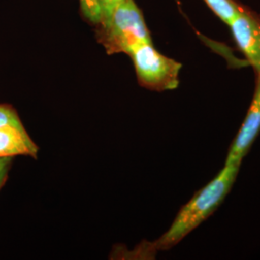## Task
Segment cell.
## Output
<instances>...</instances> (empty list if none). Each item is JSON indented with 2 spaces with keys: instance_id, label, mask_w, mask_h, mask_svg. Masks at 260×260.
Wrapping results in <instances>:
<instances>
[{
  "instance_id": "obj_5",
  "label": "cell",
  "mask_w": 260,
  "mask_h": 260,
  "mask_svg": "<svg viewBox=\"0 0 260 260\" xmlns=\"http://www.w3.org/2000/svg\"><path fill=\"white\" fill-rule=\"evenodd\" d=\"M260 132V74L256 75V84L251 105L236 137L230 148L224 164L240 166L251 145Z\"/></svg>"
},
{
  "instance_id": "obj_6",
  "label": "cell",
  "mask_w": 260,
  "mask_h": 260,
  "mask_svg": "<svg viewBox=\"0 0 260 260\" xmlns=\"http://www.w3.org/2000/svg\"><path fill=\"white\" fill-rule=\"evenodd\" d=\"M39 148L26 130L14 126L0 127V158L16 156L37 157Z\"/></svg>"
},
{
  "instance_id": "obj_4",
  "label": "cell",
  "mask_w": 260,
  "mask_h": 260,
  "mask_svg": "<svg viewBox=\"0 0 260 260\" xmlns=\"http://www.w3.org/2000/svg\"><path fill=\"white\" fill-rule=\"evenodd\" d=\"M238 48L252 67L255 75L260 74V16L243 6L229 23Z\"/></svg>"
},
{
  "instance_id": "obj_10",
  "label": "cell",
  "mask_w": 260,
  "mask_h": 260,
  "mask_svg": "<svg viewBox=\"0 0 260 260\" xmlns=\"http://www.w3.org/2000/svg\"><path fill=\"white\" fill-rule=\"evenodd\" d=\"M123 1L124 0H98L101 12V22L99 25L106 24L111 19L115 11Z\"/></svg>"
},
{
  "instance_id": "obj_8",
  "label": "cell",
  "mask_w": 260,
  "mask_h": 260,
  "mask_svg": "<svg viewBox=\"0 0 260 260\" xmlns=\"http://www.w3.org/2000/svg\"><path fill=\"white\" fill-rule=\"evenodd\" d=\"M14 126L20 130H26L19 118L18 112L9 104H0V127Z\"/></svg>"
},
{
  "instance_id": "obj_7",
  "label": "cell",
  "mask_w": 260,
  "mask_h": 260,
  "mask_svg": "<svg viewBox=\"0 0 260 260\" xmlns=\"http://www.w3.org/2000/svg\"><path fill=\"white\" fill-rule=\"evenodd\" d=\"M214 14L225 24L233 20L240 12L243 5L234 0H204Z\"/></svg>"
},
{
  "instance_id": "obj_2",
  "label": "cell",
  "mask_w": 260,
  "mask_h": 260,
  "mask_svg": "<svg viewBox=\"0 0 260 260\" xmlns=\"http://www.w3.org/2000/svg\"><path fill=\"white\" fill-rule=\"evenodd\" d=\"M95 35L109 55H130L141 45L152 43L144 16L133 0H124L106 24L98 25Z\"/></svg>"
},
{
  "instance_id": "obj_3",
  "label": "cell",
  "mask_w": 260,
  "mask_h": 260,
  "mask_svg": "<svg viewBox=\"0 0 260 260\" xmlns=\"http://www.w3.org/2000/svg\"><path fill=\"white\" fill-rule=\"evenodd\" d=\"M129 56L142 87L156 92L175 90L178 87L182 64L160 53L152 43L141 45Z\"/></svg>"
},
{
  "instance_id": "obj_1",
  "label": "cell",
  "mask_w": 260,
  "mask_h": 260,
  "mask_svg": "<svg viewBox=\"0 0 260 260\" xmlns=\"http://www.w3.org/2000/svg\"><path fill=\"white\" fill-rule=\"evenodd\" d=\"M239 167L224 164L219 174L181 207L167 232L152 244V250L172 249L211 216L232 190Z\"/></svg>"
},
{
  "instance_id": "obj_11",
  "label": "cell",
  "mask_w": 260,
  "mask_h": 260,
  "mask_svg": "<svg viewBox=\"0 0 260 260\" xmlns=\"http://www.w3.org/2000/svg\"><path fill=\"white\" fill-rule=\"evenodd\" d=\"M12 162H13V158H0V189L5 184V182L8 178Z\"/></svg>"
},
{
  "instance_id": "obj_9",
  "label": "cell",
  "mask_w": 260,
  "mask_h": 260,
  "mask_svg": "<svg viewBox=\"0 0 260 260\" xmlns=\"http://www.w3.org/2000/svg\"><path fill=\"white\" fill-rule=\"evenodd\" d=\"M80 8L85 19L94 25L100 24L101 12L98 0H80Z\"/></svg>"
}]
</instances>
